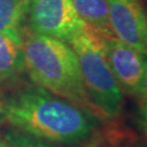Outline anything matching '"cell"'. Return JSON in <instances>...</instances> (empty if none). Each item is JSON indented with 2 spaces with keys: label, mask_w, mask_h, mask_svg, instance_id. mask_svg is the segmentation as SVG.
I'll return each mask as SVG.
<instances>
[{
  "label": "cell",
  "mask_w": 147,
  "mask_h": 147,
  "mask_svg": "<svg viewBox=\"0 0 147 147\" xmlns=\"http://www.w3.org/2000/svg\"><path fill=\"white\" fill-rule=\"evenodd\" d=\"M117 147H145V146H143V145H133V144H131V143H122L121 145H119V146H117Z\"/></svg>",
  "instance_id": "14"
},
{
  "label": "cell",
  "mask_w": 147,
  "mask_h": 147,
  "mask_svg": "<svg viewBox=\"0 0 147 147\" xmlns=\"http://www.w3.org/2000/svg\"><path fill=\"white\" fill-rule=\"evenodd\" d=\"M2 135L10 147H53L42 140L18 130H7Z\"/></svg>",
  "instance_id": "10"
},
{
  "label": "cell",
  "mask_w": 147,
  "mask_h": 147,
  "mask_svg": "<svg viewBox=\"0 0 147 147\" xmlns=\"http://www.w3.org/2000/svg\"><path fill=\"white\" fill-rule=\"evenodd\" d=\"M113 36L147 55V9L142 0H107Z\"/></svg>",
  "instance_id": "6"
},
{
  "label": "cell",
  "mask_w": 147,
  "mask_h": 147,
  "mask_svg": "<svg viewBox=\"0 0 147 147\" xmlns=\"http://www.w3.org/2000/svg\"><path fill=\"white\" fill-rule=\"evenodd\" d=\"M99 37L106 59L123 94L140 98L146 55L116 37Z\"/></svg>",
  "instance_id": "5"
},
{
  "label": "cell",
  "mask_w": 147,
  "mask_h": 147,
  "mask_svg": "<svg viewBox=\"0 0 147 147\" xmlns=\"http://www.w3.org/2000/svg\"><path fill=\"white\" fill-rule=\"evenodd\" d=\"M140 98L142 99V101H147V55L146 59H145V70H144V74H143Z\"/></svg>",
  "instance_id": "12"
},
{
  "label": "cell",
  "mask_w": 147,
  "mask_h": 147,
  "mask_svg": "<svg viewBox=\"0 0 147 147\" xmlns=\"http://www.w3.org/2000/svg\"><path fill=\"white\" fill-rule=\"evenodd\" d=\"M69 45L78 57L89 99L106 117L118 116L123 105V92L104 53L100 37L88 27L74 36Z\"/></svg>",
  "instance_id": "3"
},
{
  "label": "cell",
  "mask_w": 147,
  "mask_h": 147,
  "mask_svg": "<svg viewBox=\"0 0 147 147\" xmlns=\"http://www.w3.org/2000/svg\"><path fill=\"white\" fill-rule=\"evenodd\" d=\"M28 25L33 33L68 42L87 28L71 0H32Z\"/></svg>",
  "instance_id": "4"
},
{
  "label": "cell",
  "mask_w": 147,
  "mask_h": 147,
  "mask_svg": "<svg viewBox=\"0 0 147 147\" xmlns=\"http://www.w3.org/2000/svg\"><path fill=\"white\" fill-rule=\"evenodd\" d=\"M140 122L143 132L147 135V101H142L140 109Z\"/></svg>",
  "instance_id": "11"
},
{
  "label": "cell",
  "mask_w": 147,
  "mask_h": 147,
  "mask_svg": "<svg viewBox=\"0 0 147 147\" xmlns=\"http://www.w3.org/2000/svg\"><path fill=\"white\" fill-rule=\"evenodd\" d=\"M0 120L28 135L65 146L87 143L98 130L94 112L39 86L0 100Z\"/></svg>",
  "instance_id": "1"
},
{
  "label": "cell",
  "mask_w": 147,
  "mask_h": 147,
  "mask_svg": "<svg viewBox=\"0 0 147 147\" xmlns=\"http://www.w3.org/2000/svg\"><path fill=\"white\" fill-rule=\"evenodd\" d=\"M32 0H0V32L20 33Z\"/></svg>",
  "instance_id": "9"
},
{
  "label": "cell",
  "mask_w": 147,
  "mask_h": 147,
  "mask_svg": "<svg viewBox=\"0 0 147 147\" xmlns=\"http://www.w3.org/2000/svg\"><path fill=\"white\" fill-rule=\"evenodd\" d=\"M0 147H10L8 142L5 141V138L3 137V135L0 133Z\"/></svg>",
  "instance_id": "13"
},
{
  "label": "cell",
  "mask_w": 147,
  "mask_h": 147,
  "mask_svg": "<svg viewBox=\"0 0 147 147\" xmlns=\"http://www.w3.org/2000/svg\"><path fill=\"white\" fill-rule=\"evenodd\" d=\"M81 20L89 30L101 37H115L109 24L107 0H71Z\"/></svg>",
  "instance_id": "8"
},
{
  "label": "cell",
  "mask_w": 147,
  "mask_h": 147,
  "mask_svg": "<svg viewBox=\"0 0 147 147\" xmlns=\"http://www.w3.org/2000/svg\"><path fill=\"white\" fill-rule=\"evenodd\" d=\"M24 69L22 34L0 32V84L16 79Z\"/></svg>",
  "instance_id": "7"
},
{
  "label": "cell",
  "mask_w": 147,
  "mask_h": 147,
  "mask_svg": "<svg viewBox=\"0 0 147 147\" xmlns=\"http://www.w3.org/2000/svg\"><path fill=\"white\" fill-rule=\"evenodd\" d=\"M24 63L34 84L94 112L78 57L68 42L33 33L23 40Z\"/></svg>",
  "instance_id": "2"
}]
</instances>
